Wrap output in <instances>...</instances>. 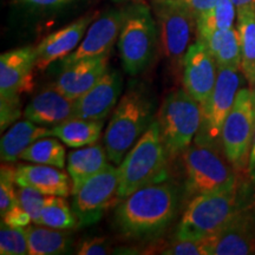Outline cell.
Segmentation results:
<instances>
[{
	"mask_svg": "<svg viewBox=\"0 0 255 255\" xmlns=\"http://www.w3.org/2000/svg\"><path fill=\"white\" fill-rule=\"evenodd\" d=\"M119 169L109 164L72 193V209L78 228L96 225L105 212L120 203Z\"/></svg>",
	"mask_w": 255,
	"mask_h": 255,
	"instance_id": "10",
	"label": "cell"
},
{
	"mask_svg": "<svg viewBox=\"0 0 255 255\" xmlns=\"http://www.w3.org/2000/svg\"><path fill=\"white\" fill-rule=\"evenodd\" d=\"M180 207V193L167 180L142 187L123 199L115 212V225L123 237L152 239L174 221Z\"/></svg>",
	"mask_w": 255,
	"mask_h": 255,
	"instance_id": "1",
	"label": "cell"
},
{
	"mask_svg": "<svg viewBox=\"0 0 255 255\" xmlns=\"http://www.w3.org/2000/svg\"><path fill=\"white\" fill-rule=\"evenodd\" d=\"M36 47L24 46L0 56V98H20L34 87Z\"/></svg>",
	"mask_w": 255,
	"mask_h": 255,
	"instance_id": "15",
	"label": "cell"
},
{
	"mask_svg": "<svg viewBox=\"0 0 255 255\" xmlns=\"http://www.w3.org/2000/svg\"><path fill=\"white\" fill-rule=\"evenodd\" d=\"M152 7L162 50L170 65L175 70L181 69L196 34V18L178 0H154Z\"/></svg>",
	"mask_w": 255,
	"mask_h": 255,
	"instance_id": "9",
	"label": "cell"
},
{
	"mask_svg": "<svg viewBox=\"0 0 255 255\" xmlns=\"http://www.w3.org/2000/svg\"><path fill=\"white\" fill-rule=\"evenodd\" d=\"M97 17V13H88L44 38L36 46L37 69L44 71L52 63L66 58L72 53Z\"/></svg>",
	"mask_w": 255,
	"mask_h": 255,
	"instance_id": "16",
	"label": "cell"
},
{
	"mask_svg": "<svg viewBox=\"0 0 255 255\" xmlns=\"http://www.w3.org/2000/svg\"><path fill=\"white\" fill-rule=\"evenodd\" d=\"M68 174L53 165L20 164L17 167L15 181L18 187L33 188L44 195L68 197L72 193Z\"/></svg>",
	"mask_w": 255,
	"mask_h": 255,
	"instance_id": "20",
	"label": "cell"
},
{
	"mask_svg": "<svg viewBox=\"0 0 255 255\" xmlns=\"http://www.w3.org/2000/svg\"><path fill=\"white\" fill-rule=\"evenodd\" d=\"M219 68L203 43L194 41L188 49L182 64V82L184 90L201 108L208 101L218 79Z\"/></svg>",
	"mask_w": 255,
	"mask_h": 255,
	"instance_id": "14",
	"label": "cell"
},
{
	"mask_svg": "<svg viewBox=\"0 0 255 255\" xmlns=\"http://www.w3.org/2000/svg\"><path fill=\"white\" fill-rule=\"evenodd\" d=\"M255 133V89H239L221 132V146L235 170L247 169Z\"/></svg>",
	"mask_w": 255,
	"mask_h": 255,
	"instance_id": "8",
	"label": "cell"
},
{
	"mask_svg": "<svg viewBox=\"0 0 255 255\" xmlns=\"http://www.w3.org/2000/svg\"><path fill=\"white\" fill-rule=\"evenodd\" d=\"M108 161L110 159L105 146L98 143L70 151L66 157V167L71 178L72 193L89 178L104 170L109 165Z\"/></svg>",
	"mask_w": 255,
	"mask_h": 255,
	"instance_id": "21",
	"label": "cell"
},
{
	"mask_svg": "<svg viewBox=\"0 0 255 255\" xmlns=\"http://www.w3.org/2000/svg\"><path fill=\"white\" fill-rule=\"evenodd\" d=\"M76 253L81 255H105L111 253V247L105 238H90L79 242Z\"/></svg>",
	"mask_w": 255,
	"mask_h": 255,
	"instance_id": "36",
	"label": "cell"
},
{
	"mask_svg": "<svg viewBox=\"0 0 255 255\" xmlns=\"http://www.w3.org/2000/svg\"><path fill=\"white\" fill-rule=\"evenodd\" d=\"M17 168L14 165L8 164L7 162L1 164L0 168V215H4L12 206L17 202V190L14 184Z\"/></svg>",
	"mask_w": 255,
	"mask_h": 255,
	"instance_id": "32",
	"label": "cell"
},
{
	"mask_svg": "<svg viewBox=\"0 0 255 255\" xmlns=\"http://www.w3.org/2000/svg\"><path fill=\"white\" fill-rule=\"evenodd\" d=\"M39 225L56 229L78 228V220L69 205L66 197L47 195L46 202L41 210Z\"/></svg>",
	"mask_w": 255,
	"mask_h": 255,
	"instance_id": "29",
	"label": "cell"
},
{
	"mask_svg": "<svg viewBox=\"0 0 255 255\" xmlns=\"http://www.w3.org/2000/svg\"><path fill=\"white\" fill-rule=\"evenodd\" d=\"M154 105L144 91L130 89L123 95L104 133V146L110 162L119 165L128 151L151 126Z\"/></svg>",
	"mask_w": 255,
	"mask_h": 255,
	"instance_id": "4",
	"label": "cell"
},
{
	"mask_svg": "<svg viewBox=\"0 0 255 255\" xmlns=\"http://www.w3.org/2000/svg\"><path fill=\"white\" fill-rule=\"evenodd\" d=\"M0 254L26 255L28 252L27 238L24 228H12L1 222L0 229Z\"/></svg>",
	"mask_w": 255,
	"mask_h": 255,
	"instance_id": "31",
	"label": "cell"
},
{
	"mask_svg": "<svg viewBox=\"0 0 255 255\" xmlns=\"http://www.w3.org/2000/svg\"><path fill=\"white\" fill-rule=\"evenodd\" d=\"M156 121L169 158H174L195 139L202 122V108L184 89H178L162 102Z\"/></svg>",
	"mask_w": 255,
	"mask_h": 255,
	"instance_id": "7",
	"label": "cell"
},
{
	"mask_svg": "<svg viewBox=\"0 0 255 255\" xmlns=\"http://www.w3.org/2000/svg\"><path fill=\"white\" fill-rule=\"evenodd\" d=\"M240 84V69L219 68L214 90L202 107V122L197 138L221 144L223 123L234 105Z\"/></svg>",
	"mask_w": 255,
	"mask_h": 255,
	"instance_id": "11",
	"label": "cell"
},
{
	"mask_svg": "<svg viewBox=\"0 0 255 255\" xmlns=\"http://www.w3.org/2000/svg\"><path fill=\"white\" fill-rule=\"evenodd\" d=\"M144 253L165 255H208L205 239H178L159 247H151Z\"/></svg>",
	"mask_w": 255,
	"mask_h": 255,
	"instance_id": "30",
	"label": "cell"
},
{
	"mask_svg": "<svg viewBox=\"0 0 255 255\" xmlns=\"http://www.w3.org/2000/svg\"><path fill=\"white\" fill-rule=\"evenodd\" d=\"M14 1L31 8L47 9L62 7V6L69 4L72 0H14Z\"/></svg>",
	"mask_w": 255,
	"mask_h": 255,
	"instance_id": "38",
	"label": "cell"
},
{
	"mask_svg": "<svg viewBox=\"0 0 255 255\" xmlns=\"http://www.w3.org/2000/svg\"><path fill=\"white\" fill-rule=\"evenodd\" d=\"M241 209L238 177L210 193L190 200L178 221V239H206L221 229Z\"/></svg>",
	"mask_w": 255,
	"mask_h": 255,
	"instance_id": "3",
	"label": "cell"
},
{
	"mask_svg": "<svg viewBox=\"0 0 255 255\" xmlns=\"http://www.w3.org/2000/svg\"><path fill=\"white\" fill-rule=\"evenodd\" d=\"M237 28L241 45V71L251 87H255V8L238 9Z\"/></svg>",
	"mask_w": 255,
	"mask_h": 255,
	"instance_id": "26",
	"label": "cell"
},
{
	"mask_svg": "<svg viewBox=\"0 0 255 255\" xmlns=\"http://www.w3.org/2000/svg\"><path fill=\"white\" fill-rule=\"evenodd\" d=\"M234 2L237 11L245 7H254L255 8V0H232Z\"/></svg>",
	"mask_w": 255,
	"mask_h": 255,
	"instance_id": "40",
	"label": "cell"
},
{
	"mask_svg": "<svg viewBox=\"0 0 255 255\" xmlns=\"http://www.w3.org/2000/svg\"><path fill=\"white\" fill-rule=\"evenodd\" d=\"M55 136L43 137L31 144L20 155V159L36 164L53 165L63 169L65 167L66 152L65 146Z\"/></svg>",
	"mask_w": 255,
	"mask_h": 255,
	"instance_id": "28",
	"label": "cell"
},
{
	"mask_svg": "<svg viewBox=\"0 0 255 255\" xmlns=\"http://www.w3.org/2000/svg\"><path fill=\"white\" fill-rule=\"evenodd\" d=\"M200 40L215 59L218 68L241 70V45L238 28L218 31Z\"/></svg>",
	"mask_w": 255,
	"mask_h": 255,
	"instance_id": "24",
	"label": "cell"
},
{
	"mask_svg": "<svg viewBox=\"0 0 255 255\" xmlns=\"http://www.w3.org/2000/svg\"><path fill=\"white\" fill-rule=\"evenodd\" d=\"M237 17V7L232 0H219L214 7L196 19V39L234 27Z\"/></svg>",
	"mask_w": 255,
	"mask_h": 255,
	"instance_id": "27",
	"label": "cell"
},
{
	"mask_svg": "<svg viewBox=\"0 0 255 255\" xmlns=\"http://www.w3.org/2000/svg\"><path fill=\"white\" fill-rule=\"evenodd\" d=\"M18 201L21 207L30 214L32 222L34 225H39L41 210L46 202V196L33 188L30 187H19L17 190Z\"/></svg>",
	"mask_w": 255,
	"mask_h": 255,
	"instance_id": "33",
	"label": "cell"
},
{
	"mask_svg": "<svg viewBox=\"0 0 255 255\" xmlns=\"http://www.w3.org/2000/svg\"><path fill=\"white\" fill-rule=\"evenodd\" d=\"M115 1H127V0H115ZM129 1V0H128Z\"/></svg>",
	"mask_w": 255,
	"mask_h": 255,
	"instance_id": "41",
	"label": "cell"
},
{
	"mask_svg": "<svg viewBox=\"0 0 255 255\" xmlns=\"http://www.w3.org/2000/svg\"><path fill=\"white\" fill-rule=\"evenodd\" d=\"M168 158L158 123L154 121L117 167L121 199L139 188L168 180Z\"/></svg>",
	"mask_w": 255,
	"mask_h": 255,
	"instance_id": "2",
	"label": "cell"
},
{
	"mask_svg": "<svg viewBox=\"0 0 255 255\" xmlns=\"http://www.w3.org/2000/svg\"><path fill=\"white\" fill-rule=\"evenodd\" d=\"M247 173L250 175L251 180L255 182V133L253 142H252L250 156H248V164H247Z\"/></svg>",
	"mask_w": 255,
	"mask_h": 255,
	"instance_id": "39",
	"label": "cell"
},
{
	"mask_svg": "<svg viewBox=\"0 0 255 255\" xmlns=\"http://www.w3.org/2000/svg\"><path fill=\"white\" fill-rule=\"evenodd\" d=\"M24 111L21 110L20 98H0V128L1 131L8 129L15 121L20 119Z\"/></svg>",
	"mask_w": 255,
	"mask_h": 255,
	"instance_id": "34",
	"label": "cell"
},
{
	"mask_svg": "<svg viewBox=\"0 0 255 255\" xmlns=\"http://www.w3.org/2000/svg\"><path fill=\"white\" fill-rule=\"evenodd\" d=\"M53 136L52 128L39 126L28 120L12 124L1 137L0 156L2 162L14 163L31 144L43 137Z\"/></svg>",
	"mask_w": 255,
	"mask_h": 255,
	"instance_id": "22",
	"label": "cell"
},
{
	"mask_svg": "<svg viewBox=\"0 0 255 255\" xmlns=\"http://www.w3.org/2000/svg\"><path fill=\"white\" fill-rule=\"evenodd\" d=\"M108 62L109 55L78 60L64 68L53 87L70 100L76 101L107 73Z\"/></svg>",
	"mask_w": 255,
	"mask_h": 255,
	"instance_id": "18",
	"label": "cell"
},
{
	"mask_svg": "<svg viewBox=\"0 0 255 255\" xmlns=\"http://www.w3.org/2000/svg\"><path fill=\"white\" fill-rule=\"evenodd\" d=\"M181 4H183L193 13L196 19L214 7V5L219 0H178Z\"/></svg>",
	"mask_w": 255,
	"mask_h": 255,
	"instance_id": "37",
	"label": "cell"
},
{
	"mask_svg": "<svg viewBox=\"0 0 255 255\" xmlns=\"http://www.w3.org/2000/svg\"><path fill=\"white\" fill-rule=\"evenodd\" d=\"M30 255H57L66 253L71 247V235L68 229H56L47 226H27L24 228Z\"/></svg>",
	"mask_w": 255,
	"mask_h": 255,
	"instance_id": "23",
	"label": "cell"
},
{
	"mask_svg": "<svg viewBox=\"0 0 255 255\" xmlns=\"http://www.w3.org/2000/svg\"><path fill=\"white\" fill-rule=\"evenodd\" d=\"M104 121H91L71 117L65 122L52 127L53 136L70 148H82L95 144L100 139Z\"/></svg>",
	"mask_w": 255,
	"mask_h": 255,
	"instance_id": "25",
	"label": "cell"
},
{
	"mask_svg": "<svg viewBox=\"0 0 255 255\" xmlns=\"http://www.w3.org/2000/svg\"><path fill=\"white\" fill-rule=\"evenodd\" d=\"M122 87L123 82L120 73L116 70H108L90 90L75 101L73 117L104 121L116 107Z\"/></svg>",
	"mask_w": 255,
	"mask_h": 255,
	"instance_id": "17",
	"label": "cell"
},
{
	"mask_svg": "<svg viewBox=\"0 0 255 255\" xmlns=\"http://www.w3.org/2000/svg\"><path fill=\"white\" fill-rule=\"evenodd\" d=\"M75 101L53 87L44 89L32 98L24 110V117L44 127H55L73 117Z\"/></svg>",
	"mask_w": 255,
	"mask_h": 255,
	"instance_id": "19",
	"label": "cell"
},
{
	"mask_svg": "<svg viewBox=\"0 0 255 255\" xmlns=\"http://www.w3.org/2000/svg\"><path fill=\"white\" fill-rule=\"evenodd\" d=\"M220 144L195 137L182 154L186 195L189 200L201 194L220 189L237 177L235 168Z\"/></svg>",
	"mask_w": 255,
	"mask_h": 255,
	"instance_id": "6",
	"label": "cell"
},
{
	"mask_svg": "<svg viewBox=\"0 0 255 255\" xmlns=\"http://www.w3.org/2000/svg\"><path fill=\"white\" fill-rule=\"evenodd\" d=\"M205 240L208 255L255 254V213L251 208H241Z\"/></svg>",
	"mask_w": 255,
	"mask_h": 255,
	"instance_id": "13",
	"label": "cell"
},
{
	"mask_svg": "<svg viewBox=\"0 0 255 255\" xmlns=\"http://www.w3.org/2000/svg\"><path fill=\"white\" fill-rule=\"evenodd\" d=\"M126 8H111L98 15L89 26L77 49L63 59V66L84 58L109 55L122 30Z\"/></svg>",
	"mask_w": 255,
	"mask_h": 255,
	"instance_id": "12",
	"label": "cell"
},
{
	"mask_svg": "<svg viewBox=\"0 0 255 255\" xmlns=\"http://www.w3.org/2000/svg\"><path fill=\"white\" fill-rule=\"evenodd\" d=\"M159 31L150 8L144 4L126 7V18L119 37V51L124 71L131 76L144 72L157 52Z\"/></svg>",
	"mask_w": 255,
	"mask_h": 255,
	"instance_id": "5",
	"label": "cell"
},
{
	"mask_svg": "<svg viewBox=\"0 0 255 255\" xmlns=\"http://www.w3.org/2000/svg\"><path fill=\"white\" fill-rule=\"evenodd\" d=\"M1 222L12 228H25L30 226L32 219L17 200V202L1 216Z\"/></svg>",
	"mask_w": 255,
	"mask_h": 255,
	"instance_id": "35",
	"label": "cell"
}]
</instances>
